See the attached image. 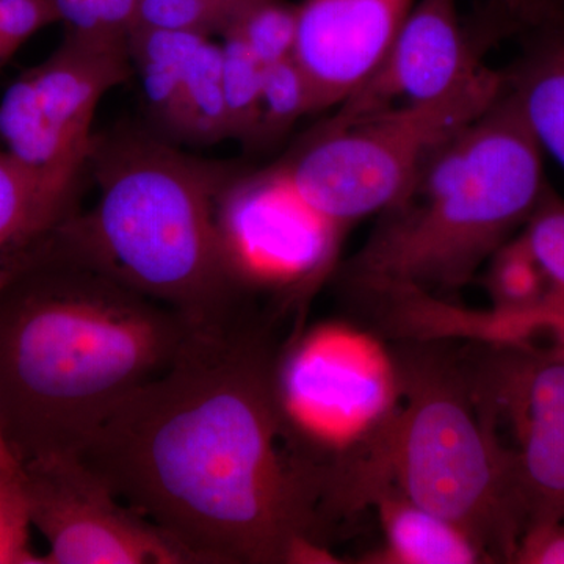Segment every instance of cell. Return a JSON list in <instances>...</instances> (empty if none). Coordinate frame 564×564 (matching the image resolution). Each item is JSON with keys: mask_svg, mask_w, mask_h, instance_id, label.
<instances>
[{"mask_svg": "<svg viewBox=\"0 0 564 564\" xmlns=\"http://www.w3.org/2000/svg\"><path fill=\"white\" fill-rule=\"evenodd\" d=\"M485 66L464 32L458 0H421L383 62L339 104L328 122L343 124L395 107L436 101L474 79Z\"/></svg>", "mask_w": 564, "mask_h": 564, "instance_id": "cell-11", "label": "cell"}, {"mask_svg": "<svg viewBox=\"0 0 564 564\" xmlns=\"http://www.w3.org/2000/svg\"><path fill=\"white\" fill-rule=\"evenodd\" d=\"M210 36L177 31H139L129 35V52L143 85L152 117L170 132L185 70L199 44Z\"/></svg>", "mask_w": 564, "mask_h": 564, "instance_id": "cell-16", "label": "cell"}, {"mask_svg": "<svg viewBox=\"0 0 564 564\" xmlns=\"http://www.w3.org/2000/svg\"><path fill=\"white\" fill-rule=\"evenodd\" d=\"M217 218L232 273L251 292L313 284L328 270L344 231L300 198L281 165L234 174Z\"/></svg>", "mask_w": 564, "mask_h": 564, "instance_id": "cell-9", "label": "cell"}, {"mask_svg": "<svg viewBox=\"0 0 564 564\" xmlns=\"http://www.w3.org/2000/svg\"><path fill=\"white\" fill-rule=\"evenodd\" d=\"M273 318L198 328L77 455L110 491L207 564L328 562L337 464L293 429Z\"/></svg>", "mask_w": 564, "mask_h": 564, "instance_id": "cell-1", "label": "cell"}, {"mask_svg": "<svg viewBox=\"0 0 564 564\" xmlns=\"http://www.w3.org/2000/svg\"><path fill=\"white\" fill-rule=\"evenodd\" d=\"M486 285L494 314H524L536 310L549 295L543 269L530 251L524 236L511 237L488 261Z\"/></svg>", "mask_w": 564, "mask_h": 564, "instance_id": "cell-18", "label": "cell"}, {"mask_svg": "<svg viewBox=\"0 0 564 564\" xmlns=\"http://www.w3.org/2000/svg\"><path fill=\"white\" fill-rule=\"evenodd\" d=\"M236 32L263 66L295 54L299 3L288 0H251L225 31Z\"/></svg>", "mask_w": 564, "mask_h": 564, "instance_id": "cell-21", "label": "cell"}, {"mask_svg": "<svg viewBox=\"0 0 564 564\" xmlns=\"http://www.w3.org/2000/svg\"><path fill=\"white\" fill-rule=\"evenodd\" d=\"M124 2H128L133 9V13H135L137 0H124Z\"/></svg>", "mask_w": 564, "mask_h": 564, "instance_id": "cell-30", "label": "cell"}, {"mask_svg": "<svg viewBox=\"0 0 564 564\" xmlns=\"http://www.w3.org/2000/svg\"><path fill=\"white\" fill-rule=\"evenodd\" d=\"M507 87V74L485 66L436 101L343 124L325 121L280 163L282 172L311 209L345 229L388 209L434 152L491 109Z\"/></svg>", "mask_w": 564, "mask_h": 564, "instance_id": "cell-6", "label": "cell"}, {"mask_svg": "<svg viewBox=\"0 0 564 564\" xmlns=\"http://www.w3.org/2000/svg\"><path fill=\"white\" fill-rule=\"evenodd\" d=\"M88 162L98 199L66 225L111 273L198 328L254 307L218 229V199L236 170L141 133L93 139Z\"/></svg>", "mask_w": 564, "mask_h": 564, "instance_id": "cell-4", "label": "cell"}, {"mask_svg": "<svg viewBox=\"0 0 564 564\" xmlns=\"http://www.w3.org/2000/svg\"><path fill=\"white\" fill-rule=\"evenodd\" d=\"M0 470H6V473L11 474L22 473L21 463L18 462L17 456L10 451L2 432H0Z\"/></svg>", "mask_w": 564, "mask_h": 564, "instance_id": "cell-28", "label": "cell"}, {"mask_svg": "<svg viewBox=\"0 0 564 564\" xmlns=\"http://www.w3.org/2000/svg\"><path fill=\"white\" fill-rule=\"evenodd\" d=\"M415 0H303L295 61L313 88L315 111L339 106L372 76Z\"/></svg>", "mask_w": 564, "mask_h": 564, "instance_id": "cell-12", "label": "cell"}, {"mask_svg": "<svg viewBox=\"0 0 564 564\" xmlns=\"http://www.w3.org/2000/svg\"><path fill=\"white\" fill-rule=\"evenodd\" d=\"M170 133L204 144L231 139L223 87L221 46L210 39L199 44L188 62Z\"/></svg>", "mask_w": 564, "mask_h": 564, "instance_id": "cell-17", "label": "cell"}, {"mask_svg": "<svg viewBox=\"0 0 564 564\" xmlns=\"http://www.w3.org/2000/svg\"><path fill=\"white\" fill-rule=\"evenodd\" d=\"M489 321L484 323V333L496 339L497 343H524L536 333L547 334L554 339L556 348L564 351V310L552 307H536L524 314L488 315Z\"/></svg>", "mask_w": 564, "mask_h": 564, "instance_id": "cell-25", "label": "cell"}, {"mask_svg": "<svg viewBox=\"0 0 564 564\" xmlns=\"http://www.w3.org/2000/svg\"><path fill=\"white\" fill-rule=\"evenodd\" d=\"M505 2L508 3V6H511V7H518L519 3L522 2V0H505Z\"/></svg>", "mask_w": 564, "mask_h": 564, "instance_id": "cell-29", "label": "cell"}, {"mask_svg": "<svg viewBox=\"0 0 564 564\" xmlns=\"http://www.w3.org/2000/svg\"><path fill=\"white\" fill-rule=\"evenodd\" d=\"M31 525L22 473L0 470V564H44L32 552Z\"/></svg>", "mask_w": 564, "mask_h": 564, "instance_id": "cell-23", "label": "cell"}, {"mask_svg": "<svg viewBox=\"0 0 564 564\" xmlns=\"http://www.w3.org/2000/svg\"><path fill=\"white\" fill-rule=\"evenodd\" d=\"M198 329L126 284L66 221L0 285V432L22 464L77 456Z\"/></svg>", "mask_w": 564, "mask_h": 564, "instance_id": "cell-2", "label": "cell"}, {"mask_svg": "<svg viewBox=\"0 0 564 564\" xmlns=\"http://www.w3.org/2000/svg\"><path fill=\"white\" fill-rule=\"evenodd\" d=\"M129 43L66 35L46 62L18 77L0 99V140L55 203L73 206L87 166L93 121L107 93L132 74Z\"/></svg>", "mask_w": 564, "mask_h": 564, "instance_id": "cell-7", "label": "cell"}, {"mask_svg": "<svg viewBox=\"0 0 564 564\" xmlns=\"http://www.w3.org/2000/svg\"><path fill=\"white\" fill-rule=\"evenodd\" d=\"M57 21L54 0H0V66L32 35Z\"/></svg>", "mask_w": 564, "mask_h": 564, "instance_id": "cell-24", "label": "cell"}, {"mask_svg": "<svg viewBox=\"0 0 564 564\" xmlns=\"http://www.w3.org/2000/svg\"><path fill=\"white\" fill-rule=\"evenodd\" d=\"M314 111L313 88L295 57L265 66L254 143L280 139L300 118Z\"/></svg>", "mask_w": 564, "mask_h": 564, "instance_id": "cell-20", "label": "cell"}, {"mask_svg": "<svg viewBox=\"0 0 564 564\" xmlns=\"http://www.w3.org/2000/svg\"><path fill=\"white\" fill-rule=\"evenodd\" d=\"M196 2L210 7V9L220 11L223 17L226 18V21H228L229 25L234 21V18L240 13V10H242L243 7H247L251 0H196ZM228 25H226V28H228Z\"/></svg>", "mask_w": 564, "mask_h": 564, "instance_id": "cell-27", "label": "cell"}, {"mask_svg": "<svg viewBox=\"0 0 564 564\" xmlns=\"http://www.w3.org/2000/svg\"><path fill=\"white\" fill-rule=\"evenodd\" d=\"M73 214V207L51 199L24 166L0 151V285L39 254Z\"/></svg>", "mask_w": 564, "mask_h": 564, "instance_id": "cell-14", "label": "cell"}, {"mask_svg": "<svg viewBox=\"0 0 564 564\" xmlns=\"http://www.w3.org/2000/svg\"><path fill=\"white\" fill-rule=\"evenodd\" d=\"M404 406L378 430L370 475L459 527L489 563H511L527 529L513 448L496 430L474 372L423 345L393 356Z\"/></svg>", "mask_w": 564, "mask_h": 564, "instance_id": "cell-5", "label": "cell"}, {"mask_svg": "<svg viewBox=\"0 0 564 564\" xmlns=\"http://www.w3.org/2000/svg\"><path fill=\"white\" fill-rule=\"evenodd\" d=\"M480 373L481 395L513 426L527 529L564 519V351L503 343ZM525 529V530H527ZM525 533V532H524Z\"/></svg>", "mask_w": 564, "mask_h": 564, "instance_id": "cell-10", "label": "cell"}, {"mask_svg": "<svg viewBox=\"0 0 564 564\" xmlns=\"http://www.w3.org/2000/svg\"><path fill=\"white\" fill-rule=\"evenodd\" d=\"M511 563L564 564V519L527 529Z\"/></svg>", "mask_w": 564, "mask_h": 564, "instance_id": "cell-26", "label": "cell"}, {"mask_svg": "<svg viewBox=\"0 0 564 564\" xmlns=\"http://www.w3.org/2000/svg\"><path fill=\"white\" fill-rule=\"evenodd\" d=\"M32 525L50 544L44 564H191L154 522L128 507L77 456L22 464Z\"/></svg>", "mask_w": 564, "mask_h": 564, "instance_id": "cell-8", "label": "cell"}, {"mask_svg": "<svg viewBox=\"0 0 564 564\" xmlns=\"http://www.w3.org/2000/svg\"><path fill=\"white\" fill-rule=\"evenodd\" d=\"M223 87L231 139L254 141L265 66L236 32L221 33Z\"/></svg>", "mask_w": 564, "mask_h": 564, "instance_id": "cell-19", "label": "cell"}, {"mask_svg": "<svg viewBox=\"0 0 564 564\" xmlns=\"http://www.w3.org/2000/svg\"><path fill=\"white\" fill-rule=\"evenodd\" d=\"M383 524L386 547L375 563L474 564L489 563L473 538L447 519L419 507L392 486L375 494Z\"/></svg>", "mask_w": 564, "mask_h": 564, "instance_id": "cell-13", "label": "cell"}, {"mask_svg": "<svg viewBox=\"0 0 564 564\" xmlns=\"http://www.w3.org/2000/svg\"><path fill=\"white\" fill-rule=\"evenodd\" d=\"M543 154L507 87L381 212L345 269L348 282L370 296L463 288L540 203Z\"/></svg>", "mask_w": 564, "mask_h": 564, "instance_id": "cell-3", "label": "cell"}, {"mask_svg": "<svg viewBox=\"0 0 564 564\" xmlns=\"http://www.w3.org/2000/svg\"><path fill=\"white\" fill-rule=\"evenodd\" d=\"M522 236L549 284L547 299L540 307L564 310V199L545 187Z\"/></svg>", "mask_w": 564, "mask_h": 564, "instance_id": "cell-22", "label": "cell"}, {"mask_svg": "<svg viewBox=\"0 0 564 564\" xmlns=\"http://www.w3.org/2000/svg\"><path fill=\"white\" fill-rule=\"evenodd\" d=\"M508 90L541 150L564 169V29L543 40L508 76Z\"/></svg>", "mask_w": 564, "mask_h": 564, "instance_id": "cell-15", "label": "cell"}]
</instances>
